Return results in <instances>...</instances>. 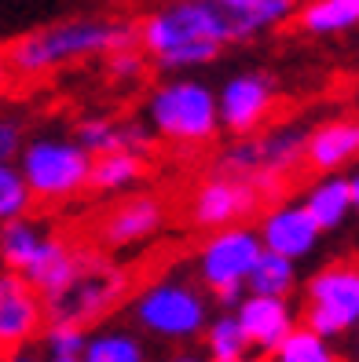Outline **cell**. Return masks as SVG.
Returning <instances> with one entry per match:
<instances>
[{
    "instance_id": "6da1fadb",
    "label": "cell",
    "mask_w": 359,
    "mask_h": 362,
    "mask_svg": "<svg viewBox=\"0 0 359 362\" xmlns=\"http://www.w3.org/2000/svg\"><path fill=\"white\" fill-rule=\"evenodd\" d=\"M136 45V26L121 23V18H99V15H77L62 18V23L40 26L26 37H18L15 45H8L4 62L8 74L33 81L55 74L70 62L81 59H107L110 52L132 48Z\"/></svg>"
},
{
    "instance_id": "7a4b0ae2",
    "label": "cell",
    "mask_w": 359,
    "mask_h": 362,
    "mask_svg": "<svg viewBox=\"0 0 359 362\" xmlns=\"http://www.w3.org/2000/svg\"><path fill=\"white\" fill-rule=\"evenodd\" d=\"M136 45L158 70H195L231 45L227 15L213 0H176L151 11L136 26Z\"/></svg>"
},
{
    "instance_id": "3957f363",
    "label": "cell",
    "mask_w": 359,
    "mask_h": 362,
    "mask_svg": "<svg viewBox=\"0 0 359 362\" xmlns=\"http://www.w3.org/2000/svg\"><path fill=\"white\" fill-rule=\"evenodd\" d=\"M304 124H275L253 136H242L217 158V173L246 180L268 198L286 180H293L304 165Z\"/></svg>"
},
{
    "instance_id": "277c9868",
    "label": "cell",
    "mask_w": 359,
    "mask_h": 362,
    "mask_svg": "<svg viewBox=\"0 0 359 362\" xmlns=\"http://www.w3.org/2000/svg\"><path fill=\"white\" fill-rule=\"evenodd\" d=\"M143 124L151 136L176 146H205L217 136V92L205 81L173 77L158 84L143 103Z\"/></svg>"
},
{
    "instance_id": "5b68a950",
    "label": "cell",
    "mask_w": 359,
    "mask_h": 362,
    "mask_svg": "<svg viewBox=\"0 0 359 362\" xmlns=\"http://www.w3.org/2000/svg\"><path fill=\"white\" fill-rule=\"evenodd\" d=\"M125 293H129V274H125V267L99 257V252L77 249V267L70 274V282L45 300V315H48V322L92 326L121 304Z\"/></svg>"
},
{
    "instance_id": "8992f818",
    "label": "cell",
    "mask_w": 359,
    "mask_h": 362,
    "mask_svg": "<svg viewBox=\"0 0 359 362\" xmlns=\"http://www.w3.org/2000/svg\"><path fill=\"white\" fill-rule=\"evenodd\" d=\"M15 168L30 187L33 202H67L89 190L92 154L74 136H37L23 143Z\"/></svg>"
},
{
    "instance_id": "52a82bcc",
    "label": "cell",
    "mask_w": 359,
    "mask_h": 362,
    "mask_svg": "<svg viewBox=\"0 0 359 362\" xmlns=\"http://www.w3.org/2000/svg\"><path fill=\"white\" fill-rule=\"evenodd\" d=\"M261 249H264V245H261V238H257V230L246 227V223L213 230V234L202 242L198 260H195L202 286L213 293L224 308H235V304L242 300L246 279H249L253 264H257Z\"/></svg>"
},
{
    "instance_id": "ba28073f",
    "label": "cell",
    "mask_w": 359,
    "mask_h": 362,
    "mask_svg": "<svg viewBox=\"0 0 359 362\" xmlns=\"http://www.w3.org/2000/svg\"><path fill=\"white\" fill-rule=\"evenodd\" d=\"M136 322L161 340H191L205 329L209 304L187 279H161L136 296Z\"/></svg>"
},
{
    "instance_id": "9c48e42d",
    "label": "cell",
    "mask_w": 359,
    "mask_h": 362,
    "mask_svg": "<svg viewBox=\"0 0 359 362\" xmlns=\"http://www.w3.org/2000/svg\"><path fill=\"white\" fill-rule=\"evenodd\" d=\"M359 318V271L352 260H337L312 274L304 326L326 340L345 337Z\"/></svg>"
},
{
    "instance_id": "30bf717a",
    "label": "cell",
    "mask_w": 359,
    "mask_h": 362,
    "mask_svg": "<svg viewBox=\"0 0 359 362\" xmlns=\"http://www.w3.org/2000/svg\"><path fill=\"white\" fill-rule=\"evenodd\" d=\"M279 106V84L271 74L246 70L224 81V88L217 92V121L220 129H227L235 139L261 132L271 121Z\"/></svg>"
},
{
    "instance_id": "8fae6325",
    "label": "cell",
    "mask_w": 359,
    "mask_h": 362,
    "mask_svg": "<svg viewBox=\"0 0 359 362\" xmlns=\"http://www.w3.org/2000/svg\"><path fill=\"white\" fill-rule=\"evenodd\" d=\"M261 202H264V194L253 183L213 173L209 180H202L195 187L191 202H187V220H191L195 227H202V230L235 227V223L249 220L253 212L261 209Z\"/></svg>"
},
{
    "instance_id": "7c38bea8",
    "label": "cell",
    "mask_w": 359,
    "mask_h": 362,
    "mask_svg": "<svg viewBox=\"0 0 359 362\" xmlns=\"http://www.w3.org/2000/svg\"><path fill=\"white\" fill-rule=\"evenodd\" d=\"M48 326L45 300L23 274H0V355L26 348Z\"/></svg>"
},
{
    "instance_id": "4fadbf2b",
    "label": "cell",
    "mask_w": 359,
    "mask_h": 362,
    "mask_svg": "<svg viewBox=\"0 0 359 362\" xmlns=\"http://www.w3.org/2000/svg\"><path fill=\"white\" fill-rule=\"evenodd\" d=\"M257 238L268 252H279L286 260H304L315 252L323 230L315 227V220L308 216V209L301 202H279L264 212V220L257 227Z\"/></svg>"
},
{
    "instance_id": "5bb4252c",
    "label": "cell",
    "mask_w": 359,
    "mask_h": 362,
    "mask_svg": "<svg viewBox=\"0 0 359 362\" xmlns=\"http://www.w3.org/2000/svg\"><path fill=\"white\" fill-rule=\"evenodd\" d=\"M165 202L158 194H132L118 202L99 223V242L107 249H129L143 245L165 227Z\"/></svg>"
},
{
    "instance_id": "9a60e30c",
    "label": "cell",
    "mask_w": 359,
    "mask_h": 362,
    "mask_svg": "<svg viewBox=\"0 0 359 362\" xmlns=\"http://www.w3.org/2000/svg\"><path fill=\"white\" fill-rule=\"evenodd\" d=\"M359 154V124L355 117H330L308 129L304 136V165L315 176L345 173Z\"/></svg>"
},
{
    "instance_id": "2e32d148",
    "label": "cell",
    "mask_w": 359,
    "mask_h": 362,
    "mask_svg": "<svg viewBox=\"0 0 359 362\" xmlns=\"http://www.w3.org/2000/svg\"><path fill=\"white\" fill-rule=\"evenodd\" d=\"M235 322L246 337V344L257 348V351H275L279 340L297 326L286 296H257V293H249L239 300Z\"/></svg>"
},
{
    "instance_id": "e0dca14e",
    "label": "cell",
    "mask_w": 359,
    "mask_h": 362,
    "mask_svg": "<svg viewBox=\"0 0 359 362\" xmlns=\"http://www.w3.org/2000/svg\"><path fill=\"white\" fill-rule=\"evenodd\" d=\"M74 139L89 151L92 158L96 154H114V151H136V154H147L151 151V129L143 121H132V117H103V114H89L74 124Z\"/></svg>"
},
{
    "instance_id": "ac0fdd59",
    "label": "cell",
    "mask_w": 359,
    "mask_h": 362,
    "mask_svg": "<svg viewBox=\"0 0 359 362\" xmlns=\"http://www.w3.org/2000/svg\"><path fill=\"white\" fill-rule=\"evenodd\" d=\"M355 202H359V180H355V173L352 176L326 173V176H319L308 187V194H304L301 205L308 209V216L315 220L319 230H337L352 216Z\"/></svg>"
},
{
    "instance_id": "d6986e66",
    "label": "cell",
    "mask_w": 359,
    "mask_h": 362,
    "mask_svg": "<svg viewBox=\"0 0 359 362\" xmlns=\"http://www.w3.org/2000/svg\"><path fill=\"white\" fill-rule=\"evenodd\" d=\"M52 238H55V230H48L40 220L15 216L8 223H0V260H4L11 274H26L40 252L48 249Z\"/></svg>"
},
{
    "instance_id": "ffe728a7",
    "label": "cell",
    "mask_w": 359,
    "mask_h": 362,
    "mask_svg": "<svg viewBox=\"0 0 359 362\" xmlns=\"http://www.w3.org/2000/svg\"><path fill=\"white\" fill-rule=\"evenodd\" d=\"M301 0H249V4L224 11L227 15V33L231 40H253L268 30H279L283 23H290L297 15Z\"/></svg>"
},
{
    "instance_id": "44dd1931",
    "label": "cell",
    "mask_w": 359,
    "mask_h": 362,
    "mask_svg": "<svg viewBox=\"0 0 359 362\" xmlns=\"http://www.w3.org/2000/svg\"><path fill=\"white\" fill-rule=\"evenodd\" d=\"M147 176V158L136 151H114V154H96L92 173H89V190L96 194H125Z\"/></svg>"
},
{
    "instance_id": "7402d4cb",
    "label": "cell",
    "mask_w": 359,
    "mask_h": 362,
    "mask_svg": "<svg viewBox=\"0 0 359 362\" xmlns=\"http://www.w3.org/2000/svg\"><path fill=\"white\" fill-rule=\"evenodd\" d=\"M359 23V0H308L297 8V26L308 37H337Z\"/></svg>"
},
{
    "instance_id": "603a6c76",
    "label": "cell",
    "mask_w": 359,
    "mask_h": 362,
    "mask_svg": "<svg viewBox=\"0 0 359 362\" xmlns=\"http://www.w3.org/2000/svg\"><path fill=\"white\" fill-rule=\"evenodd\" d=\"M246 286L257 296H290L293 289H297V264L279 257V252L261 249V257H257V264H253Z\"/></svg>"
},
{
    "instance_id": "cb8c5ba5",
    "label": "cell",
    "mask_w": 359,
    "mask_h": 362,
    "mask_svg": "<svg viewBox=\"0 0 359 362\" xmlns=\"http://www.w3.org/2000/svg\"><path fill=\"white\" fill-rule=\"evenodd\" d=\"M81 362H147L143 344L125 329H103L84 340Z\"/></svg>"
},
{
    "instance_id": "d4e9b609",
    "label": "cell",
    "mask_w": 359,
    "mask_h": 362,
    "mask_svg": "<svg viewBox=\"0 0 359 362\" xmlns=\"http://www.w3.org/2000/svg\"><path fill=\"white\" fill-rule=\"evenodd\" d=\"M271 355H275V362H337V351L330 348V340L312 333L308 326H293Z\"/></svg>"
},
{
    "instance_id": "484cf974",
    "label": "cell",
    "mask_w": 359,
    "mask_h": 362,
    "mask_svg": "<svg viewBox=\"0 0 359 362\" xmlns=\"http://www.w3.org/2000/svg\"><path fill=\"white\" fill-rule=\"evenodd\" d=\"M202 333H205V348H209V355H213V362H235V358H246V351H249L235 315L213 318Z\"/></svg>"
},
{
    "instance_id": "4316f807",
    "label": "cell",
    "mask_w": 359,
    "mask_h": 362,
    "mask_svg": "<svg viewBox=\"0 0 359 362\" xmlns=\"http://www.w3.org/2000/svg\"><path fill=\"white\" fill-rule=\"evenodd\" d=\"M30 205H33V194H30V187L23 183V176H18L15 161L0 165V223H8L15 216H26Z\"/></svg>"
},
{
    "instance_id": "83f0119b",
    "label": "cell",
    "mask_w": 359,
    "mask_h": 362,
    "mask_svg": "<svg viewBox=\"0 0 359 362\" xmlns=\"http://www.w3.org/2000/svg\"><path fill=\"white\" fill-rule=\"evenodd\" d=\"M84 340H89V333H84V326H74V322H48L45 329V344L52 355H81Z\"/></svg>"
},
{
    "instance_id": "f1b7e54d",
    "label": "cell",
    "mask_w": 359,
    "mask_h": 362,
    "mask_svg": "<svg viewBox=\"0 0 359 362\" xmlns=\"http://www.w3.org/2000/svg\"><path fill=\"white\" fill-rule=\"evenodd\" d=\"M103 62H107V74L114 81H143V74H147V55L139 52V45L110 52Z\"/></svg>"
},
{
    "instance_id": "f546056e",
    "label": "cell",
    "mask_w": 359,
    "mask_h": 362,
    "mask_svg": "<svg viewBox=\"0 0 359 362\" xmlns=\"http://www.w3.org/2000/svg\"><path fill=\"white\" fill-rule=\"evenodd\" d=\"M26 143V129L18 117H0V165H11Z\"/></svg>"
},
{
    "instance_id": "4dcf8cb0",
    "label": "cell",
    "mask_w": 359,
    "mask_h": 362,
    "mask_svg": "<svg viewBox=\"0 0 359 362\" xmlns=\"http://www.w3.org/2000/svg\"><path fill=\"white\" fill-rule=\"evenodd\" d=\"M0 362H37V355H33V351H26V348H18V351L0 355Z\"/></svg>"
},
{
    "instance_id": "1f68e13d",
    "label": "cell",
    "mask_w": 359,
    "mask_h": 362,
    "mask_svg": "<svg viewBox=\"0 0 359 362\" xmlns=\"http://www.w3.org/2000/svg\"><path fill=\"white\" fill-rule=\"evenodd\" d=\"M161 362H205V358L195 355V351H180V355H169V358H161Z\"/></svg>"
},
{
    "instance_id": "d6a6232c",
    "label": "cell",
    "mask_w": 359,
    "mask_h": 362,
    "mask_svg": "<svg viewBox=\"0 0 359 362\" xmlns=\"http://www.w3.org/2000/svg\"><path fill=\"white\" fill-rule=\"evenodd\" d=\"M217 8H224V11H235V8H242V4H249V0H213Z\"/></svg>"
},
{
    "instance_id": "836d02e7",
    "label": "cell",
    "mask_w": 359,
    "mask_h": 362,
    "mask_svg": "<svg viewBox=\"0 0 359 362\" xmlns=\"http://www.w3.org/2000/svg\"><path fill=\"white\" fill-rule=\"evenodd\" d=\"M8 81H11V74H8V62H4V55H0V92L8 88Z\"/></svg>"
},
{
    "instance_id": "e575fe53",
    "label": "cell",
    "mask_w": 359,
    "mask_h": 362,
    "mask_svg": "<svg viewBox=\"0 0 359 362\" xmlns=\"http://www.w3.org/2000/svg\"><path fill=\"white\" fill-rule=\"evenodd\" d=\"M48 362H81V355H52Z\"/></svg>"
},
{
    "instance_id": "d590c367",
    "label": "cell",
    "mask_w": 359,
    "mask_h": 362,
    "mask_svg": "<svg viewBox=\"0 0 359 362\" xmlns=\"http://www.w3.org/2000/svg\"><path fill=\"white\" fill-rule=\"evenodd\" d=\"M235 362H261V358H235Z\"/></svg>"
}]
</instances>
